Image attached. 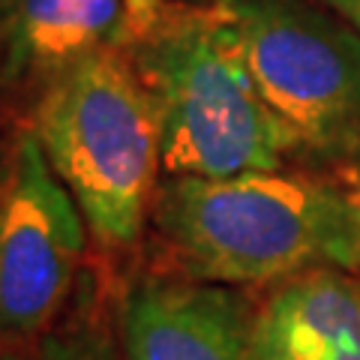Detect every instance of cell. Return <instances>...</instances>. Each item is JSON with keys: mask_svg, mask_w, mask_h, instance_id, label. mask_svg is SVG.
<instances>
[{"mask_svg": "<svg viewBox=\"0 0 360 360\" xmlns=\"http://www.w3.org/2000/svg\"><path fill=\"white\" fill-rule=\"evenodd\" d=\"M150 225L180 274L205 283L276 285L360 267V184L345 172L162 177Z\"/></svg>", "mask_w": 360, "mask_h": 360, "instance_id": "cell-1", "label": "cell"}, {"mask_svg": "<svg viewBox=\"0 0 360 360\" xmlns=\"http://www.w3.org/2000/svg\"><path fill=\"white\" fill-rule=\"evenodd\" d=\"M120 51L150 99L165 177L285 168L288 139L217 4L129 0Z\"/></svg>", "mask_w": 360, "mask_h": 360, "instance_id": "cell-2", "label": "cell"}, {"mask_svg": "<svg viewBox=\"0 0 360 360\" xmlns=\"http://www.w3.org/2000/svg\"><path fill=\"white\" fill-rule=\"evenodd\" d=\"M27 127L94 240L105 252H129L144 238L165 174L150 99L120 45L45 84L30 103Z\"/></svg>", "mask_w": 360, "mask_h": 360, "instance_id": "cell-3", "label": "cell"}, {"mask_svg": "<svg viewBox=\"0 0 360 360\" xmlns=\"http://www.w3.org/2000/svg\"><path fill=\"white\" fill-rule=\"evenodd\" d=\"M240 33L291 160L360 172V33L321 0H213Z\"/></svg>", "mask_w": 360, "mask_h": 360, "instance_id": "cell-4", "label": "cell"}, {"mask_svg": "<svg viewBox=\"0 0 360 360\" xmlns=\"http://www.w3.org/2000/svg\"><path fill=\"white\" fill-rule=\"evenodd\" d=\"M90 225L54 174L37 132L0 144V354L60 319L84 276Z\"/></svg>", "mask_w": 360, "mask_h": 360, "instance_id": "cell-5", "label": "cell"}, {"mask_svg": "<svg viewBox=\"0 0 360 360\" xmlns=\"http://www.w3.org/2000/svg\"><path fill=\"white\" fill-rule=\"evenodd\" d=\"M120 360H258L255 303L234 285L139 274L117 288Z\"/></svg>", "mask_w": 360, "mask_h": 360, "instance_id": "cell-6", "label": "cell"}, {"mask_svg": "<svg viewBox=\"0 0 360 360\" xmlns=\"http://www.w3.org/2000/svg\"><path fill=\"white\" fill-rule=\"evenodd\" d=\"M129 0H0V87L33 96L70 66L120 45Z\"/></svg>", "mask_w": 360, "mask_h": 360, "instance_id": "cell-7", "label": "cell"}, {"mask_svg": "<svg viewBox=\"0 0 360 360\" xmlns=\"http://www.w3.org/2000/svg\"><path fill=\"white\" fill-rule=\"evenodd\" d=\"M258 360H360V279L309 270L276 283L255 307Z\"/></svg>", "mask_w": 360, "mask_h": 360, "instance_id": "cell-8", "label": "cell"}, {"mask_svg": "<svg viewBox=\"0 0 360 360\" xmlns=\"http://www.w3.org/2000/svg\"><path fill=\"white\" fill-rule=\"evenodd\" d=\"M115 297L117 291L105 288L96 270H84L75 297L54 328L0 354V360H120Z\"/></svg>", "mask_w": 360, "mask_h": 360, "instance_id": "cell-9", "label": "cell"}, {"mask_svg": "<svg viewBox=\"0 0 360 360\" xmlns=\"http://www.w3.org/2000/svg\"><path fill=\"white\" fill-rule=\"evenodd\" d=\"M328 9H333L340 18H345L360 33V0H321Z\"/></svg>", "mask_w": 360, "mask_h": 360, "instance_id": "cell-10", "label": "cell"}, {"mask_svg": "<svg viewBox=\"0 0 360 360\" xmlns=\"http://www.w3.org/2000/svg\"><path fill=\"white\" fill-rule=\"evenodd\" d=\"M186 4H213V0H186Z\"/></svg>", "mask_w": 360, "mask_h": 360, "instance_id": "cell-11", "label": "cell"}]
</instances>
